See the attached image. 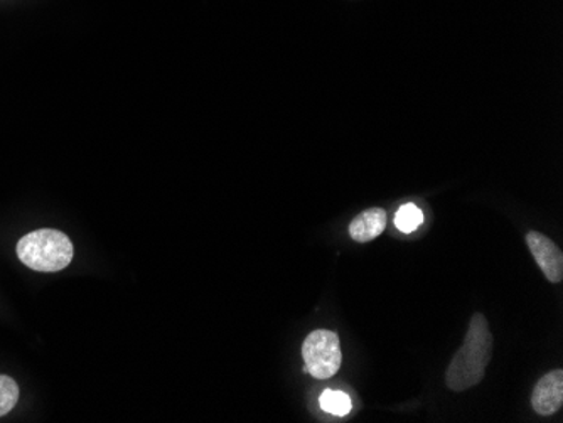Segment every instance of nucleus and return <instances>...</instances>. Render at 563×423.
Here are the masks:
<instances>
[{
	"label": "nucleus",
	"instance_id": "nucleus-1",
	"mask_svg": "<svg viewBox=\"0 0 563 423\" xmlns=\"http://www.w3.org/2000/svg\"><path fill=\"white\" fill-rule=\"evenodd\" d=\"M491 356H493V334H491L490 325L482 314H474L465 344L457 351L447 369V387L453 391H465L476 387L486 375Z\"/></svg>",
	"mask_w": 563,
	"mask_h": 423
},
{
	"label": "nucleus",
	"instance_id": "nucleus-2",
	"mask_svg": "<svg viewBox=\"0 0 563 423\" xmlns=\"http://www.w3.org/2000/svg\"><path fill=\"white\" fill-rule=\"evenodd\" d=\"M71 239L58 230H37L19 239L17 257L36 272L52 273L67 269L73 260Z\"/></svg>",
	"mask_w": 563,
	"mask_h": 423
},
{
	"label": "nucleus",
	"instance_id": "nucleus-3",
	"mask_svg": "<svg viewBox=\"0 0 563 423\" xmlns=\"http://www.w3.org/2000/svg\"><path fill=\"white\" fill-rule=\"evenodd\" d=\"M303 357L306 361L304 372L317 379H328L341 368V344L336 332L317 329L307 336L303 344Z\"/></svg>",
	"mask_w": 563,
	"mask_h": 423
},
{
	"label": "nucleus",
	"instance_id": "nucleus-4",
	"mask_svg": "<svg viewBox=\"0 0 563 423\" xmlns=\"http://www.w3.org/2000/svg\"><path fill=\"white\" fill-rule=\"evenodd\" d=\"M527 245L537 260L541 272L552 284H560L563 279V254L549 236L538 232L527 233Z\"/></svg>",
	"mask_w": 563,
	"mask_h": 423
},
{
	"label": "nucleus",
	"instance_id": "nucleus-5",
	"mask_svg": "<svg viewBox=\"0 0 563 423\" xmlns=\"http://www.w3.org/2000/svg\"><path fill=\"white\" fill-rule=\"evenodd\" d=\"M563 406V372L547 373L531 393V407L541 416L553 415Z\"/></svg>",
	"mask_w": 563,
	"mask_h": 423
},
{
	"label": "nucleus",
	"instance_id": "nucleus-6",
	"mask_svg": "<svg viewBox=\"0 0 563 423\" xmlns=\"http://www.w3.org/2000/svg\"><path fill=\"white\" fill-rule=\"evenodd\" d=\"M387 226V213L382 208H370L357 214L350 225V236L357 244H368L382 235Z\"/></svg>",
	"mask_w": 563,
	"mask_h": 423
},
{
	"label": "nucleus",
	"instance_id": "nucleus-7",
	"mask_svg": "<svg viewBox=\"0 0 563 423\" xmlns=\"http://www.w3.org/2000/svg\"><path fill=\"white\" fill-rule=\"evenodd\" d=\"M320 409L336 416H344L353 409L351 398L343 391L326 390L319 398Z\"/></svg>",
	"mask_w": 563,
	"mask_h": 423
},
{
	"label": "nucleus",
	"instance_id": "nucleus-8",
	"mask_svg": "<svg viewBox=\"0 0 563 423\" xmlns=\"http://www.w3.org/2000/svg\"><path fill=\"white\" fill-rule=\"evenodd\" d=\"M422 223H424V213L415 204H403L395 216V225L403 233L415 232Z\"/></svg>",
	"mask_w": 563,
	"mask_h": 423
},
{
	"label": "nucleus",
	"instance_id": "nucleus-9",
	"mask_svg": "<svg viewBox=\"0 0 563 423\" xmlns=\"http://www.w3.org/2000/svg\"><path fill=\"white\" fill-rule=\"evenodd\" d=\"M19 400V387L14 379L0 375V416L8 415Z\"/></svg>",
	"mask_w": 563,
	"mask_h": 423
}]
</instances>
